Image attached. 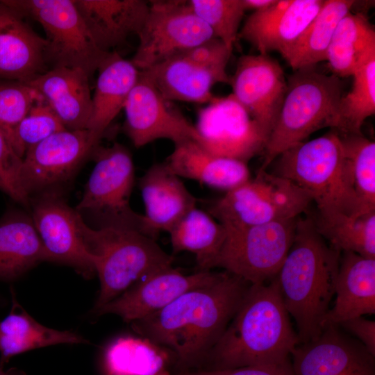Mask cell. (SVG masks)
Segmentation results:
<instances>
[{
	"mask_svg": "<svg viewBox=\"0 0 375 375\" xmlns=\"http://www.w3.org/2000/svg\"><path fill=\"white\" fill-rule=\"evenodd\" d=\"M250 285L222 272L212 283L185 292L131 326L172 354L176 372L196 369L226 329Z\"/></svg>",
	"mask_w": 375,
	"mask_h": 375,
	"instance_id": "cell-1",
	"label": "cell"
},
{
	"mask_svg": "<svg viewBox=\"0 0 375 375\" xmlns=\"http://www.w3.org/2000/svg\"><path fill=\"white\" fill-rule=\"evenodd\" d=\"M299 344L276 276L249 286L226 329L196 369L281 363L290 358Z\"/></svg>",
	"mask_w": 375,
	"mask_h": 375,
	"instance_id": "cell-2",
	"label": "cell"
},
{
	"mask_svg": "<svg viewBox=\"0 0 375 375\" xmlns=\"http://www.w3.org/2000/svg\"><path fill=\"white\" fill-rule=\"evenodd\" d=\"M341 253L320 235L311 218H299L292 245L276 275L295 321L299 344L317 338L335 295Z\"/></svg>",
	"mask_w": 375,
	"mask_h": 375,
	"instance_id": "cell-3",
	"label": "cell"
},
{
	"mask_svg": "<svg viewBox=\"0 0 375 375\" xmlns=\"http://www.w3.org/2000/svg\"><path fill=\"white\" fill-rule=\"evenodd\" d=\"M275 160L273 174L306 191L318 212L369 213L364 211L354 191L343 145L335 130L303 142Z\"/></svg>",
	"mask_w": 375,
	"mask_h": 375,
	"instance_id": "cell-4",
	"label": "cell"
},
{
	"mask_svg": "<svg viewBox=\"0 0 375 375\" xmlns=\"http://www.w3.org/2000/svg\"><path fill=\"white\" fill-rule=\"evenodd\" d=\"M81 227L100 281L99 294L93 310L115 299L144 276L172 266L174 258L155 239L137 230L94 228L83 219Z\"/></svg>",
	"mask_w": 375,
	"mask_h": 375,
	"instance_id": "cell-5",
	"label": "cell"
},
{
	"mask_svg": "<svg viewBox=\"0 0 375 375\" xmlns=\"http://www.w3.org/2000/svg\"><path fill=\"white\" fill-rule=\"evenodd\" d=\"M344 85L315 66L297 69L289 77L283 103L264 149L258 171L283 152L301 143L315 131L330 127Z\"/></svg>",
	"mask_w": 375,
	"mask_h": 375,
	"instance_id": "cell-6",
	"label": "cell"
},
{
	"mask_svg": "<svg viewBox=\"0 0 375 375\" xmlns=\"http://www.w3.org/2000/svg\"><path fill=\"white\" fill-rule=\"evenodd\" d=\"M90 156L94 167L76 211L92 220L97 225L94 228H129L153 238L143 215L130 205L135 179L130 151L117 142L110 147L98 144Z\"/></svg>",
	"mask_w": 375,
	"mask_h": 375,
	"instance_id": "cell-7",
	"label": "cell"
},
{
	"mask_svg": "<svg viewBox=\"0 0 375 375\" xmlns=\"http://www.w3.org/2000/svg\"><path fill=\"white\" fill-rule=\"evenodd\" d=\"M312 201L290 181L262 170L214 201L208 212L225 228H240L297 218Z\"/></svg>",
	"mask_w": 375,
	"mask_h": 375,
	"instance_id": "cell-8",
	"label": "cell"
},
{
	"mask_svg": "<svg viewBox=\"0 0 375 375\" xmlns=\"http://www.w3.org/2000/svg\"><path fill=\"white\" fill-rule=\"evenodd\" d=\"M3 1L24 18L42 26L47 41V62L51 68H79L90 78L110 53L97 47L74 0Z\"/></svg>",
	"mask_w": 375,
	"mask_h": 375,
	"instance_id": "cell-9",
	"label": "cell"
},
{
	"mask_svg": "<svg viewBox=\"0 0 375 375\" xmlns=\"http://www.w3.org/2000/svg\"><path fill=\"white\" fill-rule=\"evenodd\" d=\"M297 219L226 228V238L215 267L251 285L269 281L277 275L292 245Z\"/></svg>",
	"mask_w": 375,
	"mask_h": 375,
	"instance_id": "cell-10",
	"label": "cell"
},
{
	"mask_svg": "<svg viewBox=\"0 0 375 375\" xmlns=\"http://www.w3.org/2000/svg\"><path fill=\"white\" fill-rule=\"evenodd\" d=\"M139 44L131 59L144 70L216 38L190 9L188 1L154 0L137 35Z\"/></svg>",
	"mask_w": 375,
	"mask_h": 375,
	"instance_id": "cell-11",
	"label": "cell"
},
{
	"mask_svg": "<svg viewBox=\"0 0 375 375\" xmlns=\"http://www.w3.org/2000/svg\"><path fill=\"white\" fill-rule=\"evenodd\" d=\"M198 144L218 156L246 163L264 151L268 136L233 94L214 97L197 113Z\"/></svg>",
	"mask_w": 375,
	"mask_h": 375,
	"instance_id": "cell-12",
	"label": "cell"
},
{
	"mask_svg": "<svg viewBox=\"0 0 375 375\" xmlns=\"http://www.w3.org/2000/svg\"><path fill=\"white\" fill-rule=\"evenodd\" d=\"M31 217L50 261L72 267L85 278L96 273L92 256L85 245L82 217L56 189L30 199Z\"/></svg>",
	"mask_w": 375,
	"mask_h": 375,
	"instance_id": "cell-13",
	"label": "cell"
},
{
	"mask_svg": "<svg viewBox=\"0 0 375 375\" xmlns=\"http://www.w3.org/2000/svg\"><path fill=\"white\" fill-rule=\"evenodd\" d=\"M169 102L140 70L123 108L124 131L135 147L160 139L171 140L174 145L189 140L198 142L194 125Z\"/></svg>",
	"mask_w": 375,
	"mask_h": 375,
	"instance_id": "cell-14",
	"label": "cell"
},
{
	"mask_svg": "<svg viewBox=\"0 0 375 375\" xmlns=\"http://www.w3.org/2000/svg\"><path fill=\"white\" fill-rule=\"evenodd\" d=\"M87 129L57 132L27 150L22 183L27 194L54 190L69 180L95 147Z\"/></svg>",
	"mask_w": 375,
	"mask_h": 375,
	"instance_id": "cell-15",
	"label": "cell"
},
{
	"mask_svg": "<svg viewBox=\"0 0 375 375\" xmlns=\"http://www.w3.org/2000/svg\"><path fill=\"white\" fill-rule=\"evenodd\" d=\"M219 274L199 271L185 275L172 266L162 268L93 312L97 315L115 314L132 323L162 309L185 292L212 283Z\"/></svg>",
	"mask_w": 375,
	"mask_h": 375,
	"instance_id": "cell-16",
	"label": "cell"
},
{
	"mask_svg": "<svg viewBox=\"0 0 375 375\" xmlns=\"http://www.w3.org/2000/svg\"><path fill=\"white\" fill-rule=\"evenodd\" d=\"M230 85L233 95L269 138L287 90L280 64L267 54L242 56Z\"/></svg>",
	"mask_w": 375,
	"mask_h": 375,
	"instance_id": "cell-17",
	"label": "cell"
},
{
	"mask_svg": "<svg viewBox=\"0 0 375 375\" xmlns=\"http://www.w3.org/2000/svg\"><path fill=\"white\" fill-rule=\"evenodd\" d=\"M290 358L296 375H375L374 356L335 325L298 344Z\"/></svg>",
	"mask_w": 375,
	"mask_h": 375,
	"instance_id": "cell-18",
	"label": "cell"
},
{
	"mask_svg": "<svg viewBox=\"0 0 375 375\" xmlns=\"http://www.w3.org/2000/svg\"><path fill=\"white\" fill-rule=\"evenodd\" d=\"M324 0H276L245 21L238 36L260 54L277 51L284 58L317 15Z\"/></svg>",
	"mask_w": 375,
	"mask_h": 375,
	"instance_id": "cell-19",
	"label": "cell"
},
{
	"mask_svg": "<svg viewBox=\"0 0 375 375\" xmlns=\"http://www.w3.org/2000/svg\"><path fill=\"white\" fill-rule=\"evenodd\" d=\"M0 0V80L26 83L49 69L47 41Z\"/></svg>",
	"mask_w": 375,
	"mask_h": 375,
	"instance_id": "cell-20",
	"label": "cell"
},
{
	"mask_svg": "<svg viewBox=\"0 0 375 375\" xmlns=\"http://www.w3.org/2000/svg\"><path fill=\"white\" fill-rule=\"evenodd\" d=\"M90 77L82 69L53 67L26 82L50 106L67 130L87 129L92 112Z\"/></svg>",
	"mask_w": 375,
	"mask_h": 375,
	"instance_id": "cell-21",
	"label": "cell"
},
{
	"mask_svg": "<svg viewBox=\"0 0 375 375\" xmlns=\"http://www.w3.org/2000/svg\"><path fill=\"white\" fill-rule=\"evenodd\" d=\"M139 187L145 208L143 216L154 239L160 231L168 233L197 206V199L165 162L151 166L140 178Z\"/></svg>",
	"mask_w": 375,
	"mask_h": 375,
	"instance_id": "cell-22",
	"label": "cell"
},
{
	"mask_svg": "<svg viewBox=\"0 0 375 375\" xmlns=\"http://www.w3.org/2000/svg\"><path fill=\"white\" fill-rule=\"evenodd\" d=\"M97 47L105 52L140 32L149 10L142 0H74Z\"/></svg>",
	"mask_w": 375,
	"mask_h": 375,
	"instance_id": "cell-23",
	"label": "cell"
},
{
	"mask_svg": "<svg viewBox=\"0 0 375 375\" xmlns=\"http://www.w3.org/2000/svg\"><path fill=\"white\" fill-rule=\"evenodd\" d=\"M335 301L326 314L323 327L338 326L351 318L375 313V259L341 252Z\"/></svg>",
	"mask_w": 375,
	"mask_h": 375,
	"instance_id": "cell-24",
	"label": "cell"
},
{
	"mask_svg": "<svg viewBox=\"0 0 375 375\" xmlns=\"http://www.w3.org/2000/svg\"><path fill=\"white\" fill-rule=\"evenodd\" d=\"M97 72L98 77L92 96L91 116L87 126L94 146L99 144L108 126L124 108L140 70L131 60L111 51Z\"/></svg>",
	"mask_w": 375,
	"mask_h": 375,
	"instance_id": "cell-25",
	"label": "cell"
},
{
	"mask_svg": "<svg viewBox=\"0 0 375 375\" xmlns=\"http://www.w3.org/2000/svg\"><path fill=\"white\" fill-rule=\"evenodd\" d=\"M165 163L179 178L226 192L251 178L247 163L213 155L194 140L174 145Z\"/></svg>",
	"mask_w": 375,
	"mask_h": 375,
	"instance_id": "cell-26",
	"label": "cell"
},
{
	"mask_svg": "<svg viewBox=\"0 0 375 375\" xmlns=\"http://www.w3.org/2000/svg\"><path fill=\"white\" fill-rule=\"evenodd\" d=\"M140 71L168 101L207 104L215 97L212 93L213 85L226 83L183 52Z\"/></svg>",
	"mask_w": 375,
	"mask_h": 375,
	"instance_id": "cell-27",
	"label": "cell"
},
{
	"mask_svg": "<svg viewBox=\"0 0 375 375\" xmlns=\"http://www.w3.org/2000/svg\"><path fill=\"white\" fill-rule=\"evenodd\" d=\"M50 261L31 215L11 209L0 218V281H13Z\"/></svg>",
	"mask_w": 375,
	"mask_h": 375,
	"instance_id": "cell-28",
	"label": "cell"
},
{
	"mask_svg": "<svg viewBox=\"0 0 375 375\" xmlns=\"http://www.w3.org/2000/svg\"><path fill=\"white\" fill-rule=\"evenodd\" d=\"M12 308L0 321V366L18 354L41 347L60 344H85L88 340L70 331H59L36 322L17 301L10 288Z\"/></svg>",
	"mask_w": 375,
	"mask_h": 375,
	"instance_id": "cell-29",
	"label": "cell"
},
{
	"mask_svg": "<svg viewBox=\"0 0 375 375\" xmlns=\"http://www.w3.org/2000/svg\"><path fill=\"white\" fill-rule=\"evenodd\" d=\"M375 56V30L362 12H348L338 23L326 53L333 74L348 77Z\"/></svg>",
	"mask_w": 375,
	"mask_h": 375,
	"instance_id": "cell-30",
	"label": "cell"
},
{
	"mask_svg": "<svg viewBox=\"0 0 375 375\" xmlns=\"http://www.w3.org/2000/svg\"><path fill=\"white\" fill-rule=\"evenodd\" d=\"M172 354L144 338L124 335L108 344L101 354L102 375H172Z\"/></svg>",
	"mask_w": 375,
	"mask_h": 375,
	"instance_id": "cell-31",
	"label": "cell"
},
{
	"mask_svg": "<svg viewBox=\"0 0 375 375\" xmlns=\"http://www.w3.org/2000/svg\"><path fill=\"white\" fill-rule=\"evenodd\" d=\"M168 233L174 253L188 251L193 253L199 271H210L215 268L226 231L208 212L194 207Z\"/></svg>",
	"mask_w": 375,
	"mask_h": 375,
	"instance_id": "cell-32",
	"label": "cell"
},
{
	"mask_svg": "<svg viewBox=\"0 0 375 375\" xmlns=\"http://www.w3.org/2000/svg\"><path fill=\"white\" fill-rule=\"evenodd\" d=\"M355 3L354 0H324L317 15L283 58L294 71L326 60L335 30Z\"/></svg>",
	"mask_w": 375,
	"mask_h": 375,
	"instance_id": "cell-33",
	"label": "cell"
},
{
	"mask_svg": "<svg viewBox=\"0 0 375 375\" xmlns=\"http://www.w3.org/2000/svg\"><path fill=\"white\" fill-rule=\"evenodd\" d=\"M317 231L338 251L375 259V212L360 215L338 211L318 212Z\"/></svg>",
	"mask_w": 375,
	"mask_h": 375,
	"instance_id": "cell-34",
	"label": "cell"
},
{
	"mask_svg": "<svg viewBox=\"0 0 375 375\" xmlns=\"http://www.w3.org/2000/svg\"><path fill=\"white\" fill-rule=\"evenodd\" d=\"M352 76L351 89L340 97L330 124L339 134H362L364 122L375 113V56Z\"/></svg>",
	"mask_w": 375,
	"mask_h": 375,
	"instance_id": "cell-35",
	"label": "cell"
},
{
	"mask_svg": "<svg viewBox=\"0 0 375 375\" xmlns=\"http://www.w3.org/2000/svg\"><path fill=\"white\" fill-rule=\"evenodd\" d=\"M339 134V133H338ZM354 191L366 212L375 211V143L362 134H339Z\"/></svg>",
	"mask_w": 375,
	"mask_h": 375,
	"instance_id": "cell-36",
	"label": "cell"
},
{
	"mask_svg": "<svg viewBox=\"0 0 375 375\" xmlns=\"http://www.w3.org/2000/svg\"><path fill=\"white\" fill-rule=\"evenodd\" d=\"M188 3L214 35L233 51L246 11L242 0H190Z\"/></svg>",
	"mask_w": 375,
	"mask_h": 375,
	"instance_id": "cell-37",
	"label": "cell"
},
{
	"mask_svg": "<svg viewBox=\"0 0 375 375\" xmlns=\"http://www.w3.org/2000/svg\"><path fill=\"white\" fill-rule=\"evenodd\" d=\"M64 129L66 128L55 112L42 100L33 106L15 128L12 146L23 158L31 147Z\"/></svg>",
	"mask_w": 375,
	"mask_h": 375,
	"instance_id": "cell-38",
	"label": "cell"
},
{
	"mask_svg": "<svg viewBox=\"0 0 375 375\" xmlns=\"http://www.w3.org/2000/svg\"><path fill=\"white\" fill-rule=\"evenodd\" d=\"M41 95L26 83L0 80V130L12 145L14 131Z\"/></svg>",
	"mask_w": 375,
	"mask_h": 375,
	"instance_id": "cell-39",
	"label": "cell"
},
{
	"mask_svg": "<svg viewBox=\"0 0 375 375\" xmlns=\"http://www.w3.org/2000/svg\"><path fill=\"white\" fill-rule=\"evenodd\" d=\"M23 158L0 130V190L18 203L30 207V197L22 183Z\"/></svg>",
	"mask_w": 375,
	"mask_h": 375,
	"instance_id": "cell-40",
	"label": "cell"
},
{
	"mask_svg": "<svg viewBox=\"0 0 375 375\" xmlns=\"http://www.w3.org/2000/svg\"><path fill=\"white\" fill-rule=\"evenodd\" d=\"M172 375H296L291 358L283 362L271 365H252L223 370H188Z\"/></svg>",
	"mask_w": 375,
	"mask_h": 375,
	"instance_id": "cell-41",
	"label": "cell"
},
{
	"mask_svg": "<svg viewBox=\"0 0 375 375\" xmlns=\"http://www.w3.org/2000/svg\"><path fill=\"white\" fill-rule=\"evenodd\" d=\"M348 333L358 338L367 350L375 356V322L362 316L354 317L340 323Z\"/></svg>",
	"mask_w": 375,
	"mask_h": 375,
	"instance_id": "cell-42",
	"label": "cell"
},
{
	"mask_svg": "<svg viewBox=\"0 0 375 375\" xmlns=\"http://www.w3.org/2000/svg\"><path fill=\"white\" fill-rule=\"evenodd\" d=\"M276 0H242L246 10H262L273 5Z\"/></svg>",
	"mask_w": 375,
	"mask_h": 375,
	"instance_id": "cell-43",
	"label": "cell"
},
{
	"mask_svg": "<svg viewBox=\"0 0 375 375\" xmlns=\"http://www.w3.org/2000/svg\"><path fill=\"white\" fill-rule=\"evenodd\" d=\"M0 375H26V373L16 367H11L4 370L3 366H0Z\"/></svg>",
	"mask_w": 375,
	"mask_h": 375,
	"instance_id": "cell-44",
	"label": "cell"
}]
</instances>
